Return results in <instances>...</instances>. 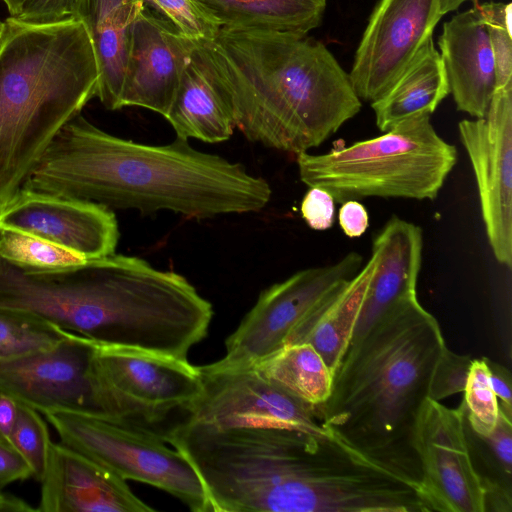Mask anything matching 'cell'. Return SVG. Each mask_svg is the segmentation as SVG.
Listing matches in <instances>:
<instances>
[{
    "instance_id": "obj_3",
    "label": "cell",
    "mask_w": 512,
    "mask_h": 512,
    "mask_svg": "<svg viewBox=\"0 0 512 512\" xmlns=\"http://www.w3.org/2000/svg\"><path fill=\"white\" fill-rule=\"evenodd\" d=\"M201 45L235 127L252 142L298 155L361 110L349 74L307 35L220 29Z\"/></svg>"
},
{
    "instance_id": "obj_28",
    "label": "cell",
    "mask_w": 512,
    "mask_h": 512,
    "mask_svg": "<svg viewBox=\"0 0 512 512\" xmlns=\"http://www.w3.org/2000/svg\"><path fill=\"white\" fill-rule=\"evenodd\" d=\"M63 339L57 325L28 312L0 307V360L49 350Z\"/></svg>"
},
{
    "instance_id": "obj_40",
    "label": "cell",
    "mask_w": 512,
    "mask_h": 512,
    "mask_svg": "<svg viewBox=\"0 0 512 512\" xmlns=\"http://www.w3.org/2000/svg\"><path fill=\"white\" fill-rule=\"evenodd\" d=\"M19 402L0 390V440L11 445V435L18 416Z\"/></svg>"
},
{
    "instance_id": "obj_34",
    "label": "cell",
    "mask_w": 512,
    "mask_h": 512,
    "mask_svg": "<svg viewBox=\"0 0 512 512\" xmlns=\"http://www.w3.org/2000/svg\"><path fill=\"white\" fill-rule=\"evenodd\" d=\"M472 360L471 355L454 353L446 346L433 367L427 397L441 401L463 392Z\"/></svg>"
},
{
    "instance_id": "obj_41",
    "label": "cell",
    "mask_w": 512,
    "mask_h": 512,
    "mask_svg": "<svg viewBox=\"0 0 512 512\" xmlns=\"http://www.w3.org/2000/svg\"><path fill=\"white\" fill-rule=\"evenodd\" d=\"M37 511L25 500L12 494L0 492V512H31Z\"/></svg>"
},
{
    "instance_id": "obj_39",
    "label": "cell",
    "mask_w": 512,
    "mask_h": 512,
    "mask_svg": "<svg viewBox=\"0 0 512 512\" xmlns=\"http://www.w3.org/2000/svg\"><path fill=\"white\" fill-rule=\"evenodd\" d=\"M489 382L499 401L500 410L512 418L511 373L499 363L485 358Z\"/></svg>"
},
{
    "instance_id": "obj_4",
    "label": "cell",
    "mask_w": 512,
    "mask_h": 512,
    "mask_svg": "<svg viewBox=\"0 0 512 512\" xmlns=\"http://www.w3.org/2000/svg\"><path fill=\"white\" fill-rule=\"evenodd\" d=\"M445 347L417 297L396 305L349 345L317 407L320 422L364 449L414 459L402 447Z\"/></svg>"
},
{
    "instance_id": "obj_42",
    "label": "cell",
    "mask_w": 512,
    "mask_h": 512,
    "mask_svg": "<svg viewBox=\"0 0 512 512\" xmlns=\"http://www.w3.org/2000/svg\"><path fill=\"white\" fill-rule=\"evenodd\" d=\"M468 1L477 3L479 0H438L439 13L442 17L448 12L457 10L463 3Z\"/></svg>"
},
{
    "instance_id": "obj_10",
    "label": "cell",
    "mask_w": 512,
    "mask_h": 512,
    "mask_svg": "<svg viewBox=\"0 0 512 512\" xmlns=\"http://www.w3.org/2000/svg\"><path fill=\"white\" fill-rule=\"evenodd\" d=\"M408 441L435 511L486 512L485 490L467 440L463 400L449 408L427 397Z\"/></svg>"
},
{
    "instance_id": "obj_6",
    "label": "cell",
    "mask_w": 512,
    "mask_h": 512,
    "mask_svg": "<svg viewBox=\"0 0 512 512\" xmlns=\"http://www.w3.org/2000/svg\"><path fill=\"white\" fill-rule=\"evenodd\" d=\"M457 159L456 147L438 135L427 113L350 146L296 155L300 180L339 203L367 197L434 200Z\"/></svg>"
},
{
    "instance_id": "obj_20",
    "label": "cell",
    "mask_w": 512,
    "mask_h": 512,
    "mask_svg": "<svg viewBox=\"0 0 512 512\" xmlns=\"http://www.w3.org/2000/svg\"><path fill=\"white\" fill-rule=\"evenodd\" d=\"M422 252V229L397 216L374 235L371 255L376 266L350 344L388 310L417 297Z\"/></svg>"
},
{
    "instance_id": "obj_30",
    "label": "cell",
    "mask_w": 512,
    "mask_h": 512,
    "mask_svg": "<svg viewBox=\"0 0 512 512\" xmlns=\"http://www.w3.org/2000/svg\"><path fill=\"white\" fill-rule=\"evenodd\" d=\"M463 392L466 425L475 433H490L497 424L500 408L489 382L485 357L472 360Z\"/></svg>"
},
{
    "instance_id": "obj_5",
    "label": "cell",
    "mask_w": 512,
    "mask_h": 512,
    "mask_svg": "<svg viewBox=\"0 0 512 512\" xmlns=\"http://www.w3.org/2000/svg\"><path fill=\"white\" fill-rule=\"evenodd\" d=\"M0 51V202L19 190L60 129L97 94L84 25L10 16Z\"/></svg>"
},
{
    "instance_id": "obj_24",
    "label": "cell",
    "mask_w": 512,
    "mask_h": 512,
    "mask_svg": "<svg viewBox=\"0 0 512 512\" xmlns=\"http://www.w3.org/2000/svg\"><path fill=\"white\" fill-rule=\"evenodd\" d=\"M449 93L443 61L431 37L389 90L370 103L376 126L385 132L415 115L432 114Z\"/></svg>"
},
{
    "instance_id": "obj_36",
    "label": "cell",
    "mask_w": 512,
    "mask_h": 512,
    "mask_svg": "<svg viewBox=\"0 0 512 512\" xmlns=\"http://www.w3.org/2000/svg\"><path fill=\"white\" fill-rule=\"evenodd\" d=\"M77 0H24L17 19L35 24L53 23L72 16Z\"/></svg>"
},
{
    "instance_id": "obj_14",
    "label": "cell",
    "mask_w": 512,
    "mask_h": 512,
    "mask_svg": "<svg viewBox=\"0 0 512 512\" xmlns=\"http://www.w3.org/2000/svg\"><path fill=\"white\" fill-rule=\"evenodd\" d=\"M203 389L184 408L189 419L220 427H290L320 430L317 408L262 377L254 367L215 370L198 367Z\"/></svg>"
},
{
    "instance_id": "obj_19",
    "label": "cell",
    "mask_w": 512,
    "mask_h": 512,
    "mask_svg": "<svg viewBox=\"0 0 512 512\" xmlns=\"http://www.w3.org/2000/svg\"><path fill=\"white\" fill-rule=\"evenodd\" d=\"M438 46L457 110L484 118L496 89V74L478 3L443 24Z\"/></svg>"
},
{
    "instance_id": "obj_35",
    "label": "cell",
    "mask_w": 512,
    "mask_h": 512,
    "mask_svg": "<svg viewBox=\"0 0 512 512\" xmlns=\"http://www.w3.org/2000/svg\"><path fill=\"white\" fill-rule=\"evenodd\" d=\"M300 211L310 228L326 230L334 222L335 200L327 191L311 187L302 199Z\"/></svg>"
},
{
    "instance_id": "obj_1",
    "label": "cell",
    "mask_w": 512,
    "mask_h": 512,
    "mask_svg": "<svg viewBox=\"0 0 512 512\" xmlns=\"http://www.w3.org/2000/svg\"><path fill=\"white\" fill-rule=\"evenodd\" d=\"M198 474L211 512H375L387 469L336 430L220 427L187 418L163 434Z\"/></svg>"
},
{
    "instance_id": "obj_37",
    "label": "cell",
    "mask_w": 512,
    "mask_h": 512,
    "mask_svg": "<svg viewBox=\"0 0 512 512\" xmlns=\"http://www.w3.org/2000/svg\"><path fill=\"white\" fill-rule=\"evenodd\" d=\"M32 477L28 463L10 444L0 440V492L17 481Z\"/></svg>"
},
{
    "instance_id": "obj_33",
    "label": "cell",
    "mask_w": 512,
    "mask_h": 512,
    "mask_svg": "<svg viewBox=\"0 0 512 512\" xmlns=\"http://www.w3.org/2000/svg\"><path fill=\"white\" fill-rule=\"evenodd\" d=\"M478 6L488 30L495 63L496 88L512 84V5L487 2L478 3Z\"/></svg>"
},
{
    "instance_id": "obj_2",
    "label": "cell",
    "mask_w": 512,
    "mask_h": 512,
    "mask_svg": "<svg viewBox=\"0 0 512 512\" xmlns=\"http://www.w3.org/2000/svg\"><path fill=\"white\" fill-rule=\"evenodd\" d=\"M24 188L142 213L206 219L258 212L271 187L241 163L176 137L148 145L114 136L78 114L57 133Z\"/></svg>"
},
{
    "instance_id": "obj_27",
    "label": "cell",
    "mask_w": 512,
    "mask_h": 512,
    "mask_svg": "<svg viewBox=\"0 0 512 512\" xmlns=\"http://www.w3.org/2000/svg\"><path fill=\"white\" fill-rule=\"evenodd\" d=\"M469 449L481 478L486 497V511L512 510V418L501 410L495 428L478 434L465 423Z\"/></svg>"
},
{
    "instance_id": "obj_25",
    "label": "cell",
    "mask_w": 512,
    "mask_h": 512,
    "mask_svg": "<svg viewBox=\"0 0 512 512\" xmlns=\"http://www.w3.org/2000/svg\"><path fill=\"white\" fill-rule=\"evenodd\" d=\"M220 29L307 35L322 22L327 0H196Z\"/></svg>"
},
{
    "instance_id": "obj_9",
    "label": "cell",
    "mask_w": 512,
    "mask_h": 512,
    "mask_svg": "<svg viewBox=\"0 0 512 512\" xmlns=\"http://www.w3.org/2000/svg\"><path fill=\"white\" fill-rule=\"evenodd\" d=\"M362 266V255L351 251L333 264L297 271L264 289L225 340L224 356L206 365L215 370L249 368L275 353L314 308Z\"/></svg>"
},
{
    "instance_id": "obj_7",
    "label": "cell",
    "mask_w": 512,
    "mask_h": 512,
    "mask_svg": "<svg viewBox=\"0 0 512 512\" xmlns=\"http://www.w3.org/2000/svg\"><path fill=\"white\" fill-rule=\"evenodd\" d=\"M0 307L31 313L113 346L135 328L142 298L123 254L90 259L61 271L26 270L0 256Z\"/></svg>"
},
{
    "instance_id": "obj_16",
    "label": "cell",
    "mask_w": 512,
    "mask_h": 512,
    "mask_svg": "<svg viewBox=\"0 0 512 512\" xmlns=\"http://www.w3.org/2000/svg\"><path fill=\"white\" fill-rule=\"evenodd\" d=\"M92 343L97 380L110 393L147 411L156 423L171 410L186 408L202 392L199 368L188 361Z\"/></svg>"
},
{
    "instance_id": "obj_26",
    "label": "cell",
    "mask_w": 512,
    "mask_h": 512,
    "mask_svg": "<svg viewBox=\"0 0 512 512\" xmlns=\"http://www.w3.org/2000/svg\"><path fill=\"white\" fill-rule=\"evenodd\" d=\"M266 380L294 398L318 407L331 394L333 376L309 343H293L252 366Z\"/></svg>"
},
{
    "instance_id": "obj_21",
    "label": "cell",
    "mask_w": 512,
    "mask_h": 512,
    "mask_svg": "<svg viewBox=\"0 0 512 512\" xmlns=\"http://www.w3.org/2000/svg\"><path fill=\"white\" fill-rule=\"evenodd\" d=\"M141 0H77L73 18L86 28L97 61L96 97L108 110L121 109L129 47Z\"/></svg>"
},
{
    "instance_id": "obj_44",
    "label": "cell",
    "mask_w": 512,
    "mask_h": 512,
    "mask_svg": "<svg viewBox=\"0 0 512 512\" xmlns=\"http://www.w3.org/2000/svg\"><path fill=\"white\" fill-rule=\"evenodd\" d=\"M4 30H5V23L0 20V51L2 48V44H3Z\"/></svg>"
},
{
    "instance_id": "obj_31",
    "label": "cell",
    "mask_w": 512,
    "mask_h": 512,
    "mask_svg": "<svg viewBox=\"0 0 512 512\" xmlns=\"http://www.w3.org/2000/svg\"><path fill=\"white\" fill-rule=\"evenodd\" d=\"M51 442L47 422L40 412L19 402L11 445L28 463L32 477L39 482L45 471Z\"/></svg>"
},
{
    "instance_id": "obj_32",
    "label": "cell",
    "mask_w": 512,
    "mask_h": 512,
    "mask_svg": "<svg viewBox=\"0 0 512 512\" xmlns=\"http://www.w3.org/2000/svg\"><path fill=\"white\" fill-rule=\"evenodd\" d=\"M144 6L172 23L196 42H209L220 30V25L196 0H141Z\"/></svg>"
},
{
    "instance_id": "obj_15",
    "label": "cell",
    "mask_w": 512,
    "mask_h": 512,
    "mask_svg": "<svg viewBox=\"0 0 512 512\" xmlns=\"http://www.w3.org/2000/svg\"><path fill=\"white\" fill-rule=\"evenodd\" d=\"M0 230L42 238L87 259L115 253L120 237L112 209L24 187L0 202Z\"/></svg>"
},
{
    "instance_id": "obj_29",
    "label": "cell",
    "mask_w": 512,
    "mask_h": 512,
    "mask_svg": "<svg viewBox=\"0 0 512 512\" xmlns=\"http://www.w3.org/2000/svg\"><path fill=\"white\" fill-rule=\"evenodd\" d=\"M0 256L31 271H61L90 260L42 238L11 230H0Z\"/></svg>"
},
{
    "instance_id": "obj_13",
    "label": "cell",
    "mask_w": 512,
    "mask_h": 512,
    "mask_svg": "<svg viewBox=\"0 0 512 512\" xmlns=\"http://www.w3.org/2000/svg\"><path fill=\"white\" fill-rule=\"evenodd\" d=\"M438 0H379L349 73L361 101L384 95L405 71L441 19Z\"/></svg>"
},
{
    "instance_id": "obj_38",
    "label": "cell",
    "mask_w": 512,
    "mask_h": 512,
    "mask_svg": "<svg viewBox=\"0 0 512 512\" xmlns=\"http://www.w3.org/2000/svg\"><path fill=\"white\" fill-rule=\"evenodd\" d=\"M338 220L344 234L350 238L362 236L369 226V215L358 200L344 201L339 209Z\"/></svg>"
},
{
    "instance_id": "obj_23",
    "label": "cell",
    "mask_w": 512,
    "mask_h": 512,
    "mask_svg": "<svg viewBox=\"0 0 512 512\" xmlns=\"http://www.w3.org/2000/svg\"><path fill=\"white\" fill-rule=\"evenodd\" d=\"M375 266L376 260L371 255L353 277L340 284L314 308L286 345L309 343L333 376L350 345Z\"/></svg>"
},
{
    "instance_id": "obj_8",
    "label": "cell",
    "mask_w": 512,
    "mask_h": 512,
    "mask_svg": "<svg viewBox=\"0 0 512 512\" xmlns=\"http://www.w3.org/2000/svg\"><path fill=\"white\" fill-rule=\"evenodd\" d=\"M60 442L125 480L149 484L193 512H211L205 488L189 460L147 425L97 415L53 410L43 413Z\"/></svg>"
},
{
    "instance_id": "obj_17",
    "label": "cell",
    "mask_w": 512,
    "mask_h": 512,
    "mask_svg": "<svg viewBox=\"0 0 512 512\" xmlns=\"http://www.w3.org/2000/svg\"><path fill=\"white\" fill-rule=\"evenodd\" d=\"M198 43L144 6L132 31L121 108L142 107L165 118Z\"/></svg>"
},
{
    "instance_id": "obj_18",
    "label": "cell",
    "mask_w": 512,
    "mask_h": 512,
    "mask_svg": "<svg viewBox=\"0 0 512 512\" xmlns=\"http://www.w3.org/2000/svg\"><path fill=\"white\" fill-rule=\"evenodd\" d=\"M38 512H152L125 479L88 456L51 442Z\"/></svg>"
},
{
    "instance_id": "obj_11",
    "label": "cell",
    "mask_w": 512,
    "mask_h": 512,
    "mask_svg": "<svg viewBox=\"0 0 512 512\" xmlns=\"http://www.w3.org/2000/svg\"><path fill=\"white\" fill-rule=\"evenodd\" d=\"M59 329L64 339L55 347L0 360V390L42 414L69 410L105 418L92 371V340Z\"/></svg>"
},
{
    "instance_id": "obj_22",
    "label": "cell",
    "mask_w": 512,
    "mask_h": 512,
    "mask_svg": "<svg viewBox=\"0 0 512 512\" xmlns=\"http://www.w3.org/2000/svg\"><path fill=\"white\" fill-rule=\"evenodd\" d=\"M165 118L176 137L185 140L219 143L228 140L236 128L201 43L184 69Z\"/></svg>"
},
{
    "instance_id": "obj_12",
    "label": "cell",
    "mask_w": 512,
    "mask_h": 512,
    "mask_svg": "<svg viewBox=\"0 0 512 512\" xmlns=\"http://www.w3.org/2000/svg\"><path fill=\"white\" fill-rule=\"evenodd\" d=\"M494 257L512 267V84L496 88L484 118L458 124Z\"/></svg>"
},
{
    "instance_id": "obj_43",
    "label": "cell",
    "mask_w": 512,
    "mask_h": 512,
    "mask_svg": "<svg viewBox=\"0 0 512 512\" xmlns=\"http://www.w3.org/2000/svg\"><path fill=\"white\" fill-rule=\"evenodd\" d=\"M6 5L10 16H17L24 0H1Z\"/></svg>"
}]
</instances>
